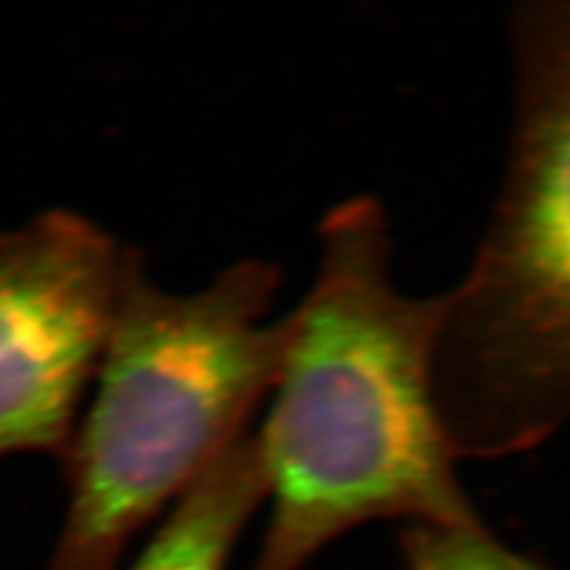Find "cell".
Here are the masks:
<instances>
[{
    "label": "cell",
    "mask_w": 570,
    "mask_h": 570,
    "mask_svg": "<svg viewBox=\"0 0 570 570\" xmlns=\"http://www.w3.org/2000/svg\"><path fill=\"white\" fill-rule=\"evenodd\" d=\"M316 236L318 269L288 314V352L257 433L274 507L255 570H299L371 521L483 523L435 404L440 295L392 283L376 195L328 209Z\"/></svg>",
    "instance_id": "1"
},
{
    "label": "cell",
    "mask_w": 570,
    "mask_h": 570,
    "mask_svg": "<svg viewBox=\"0 0 570 570\" xmlns=\"http://www.w3.org/2000/svg\"><path fill=\"white\" fill-rule=\"evenodd\" d=\"M509 48L504 181L440 295L433 390L456 461L523 454L570 423V0L515 6Z\"/></svg>",
    "instance_id": "2"
},
{
    "label": "cell",
    "mask_w": 570,
    "mask_h": 570,
    "mask_svg": "<svg viewBox=\"0 0 570 570\" xmlns=\"http://www.w3.org/2000/svg\"><path fill=\"white\" fill-rule=\"evenodd\" d=\"M278 285V266L253 257L195 293L136 278L62 459L69 509L48 570H115L131 534L247 433L288 352V314L269 318Z\"/></svg>",
    "instance_id": "3"
},
{
    "label": "cell",
    "mask_w": 570,
    "mask_h": 570,
    "mask_svg": "<svg viewBox=\"0 0 570 570\" xmlns=\"http://www.w3.org/2000/svg\"><path fill=\"white\" fill-rule=\"evenodd\" d=\"M140 249L69 209L0 234V459H65L102 364Z\"/></svg>",
    "instance_id": "4"
},
{
    "label": "cell",
    "mask_w": 570,
    "mask_h": 570,
    "mask_svg": "<svg viewBox=\"0 0 570 570\" xmlns=\"http://www.w3.org/2000/svg\"><path fill=\"white\" fill-rule=\"evenodd\" d=\"M266 497L262 444L245 433L178 497L131 570H224Z\"/></svg>",
    "instance_id": "5"
},
{
    "label": "cell",
    "mask_w": 570,
    "mask_h": 570,
    "mask_svg": "<svg viewBox=\"0 0 570 570\" xmlns=\"http://www.w3.org/2000/svg\"><path fill=\"white\" fill-rule=\"evenodd\" d=\"M406 570H544L494 540L478 525H409L404 538Z\"/></svg>",
    "instance_id": "6"
}]
</instances>
